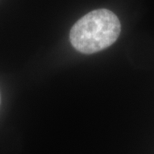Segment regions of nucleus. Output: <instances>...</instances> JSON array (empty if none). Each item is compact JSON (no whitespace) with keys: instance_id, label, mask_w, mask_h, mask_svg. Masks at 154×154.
Masks as SVG:
<instances>
[{"instance_id":"nucleus-2","label":"nucleus","mask_w":154,"mask_h":154,"mask_svg":"<svg viewBox=\"0 0 154 154\" xmlns=\"http://www.w3.org/2000/svg\"><path fill=\"white\" fill-rule=\"evenodd\" d=\"M0 102H1V98H0Z\"/></svg>"},{"instance_id":"nucleus-1","label":"nucleus","mask_w":154,"mask_h":154,"mask_svg":"<svg viewBox=\"0 0 154 154\" xmlns=\"http://www.w3.org/2000/svg\"><path fill=\"white\" fill-rule=\"evenodd\" d=\"M121 24L108 9H96L81 17L70 30V42L77 51L96 53L111 46L118 39Z\"/></svg>"}]
</instances>
